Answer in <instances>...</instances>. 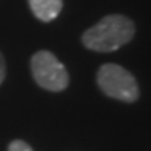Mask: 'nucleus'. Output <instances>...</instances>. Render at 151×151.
<instances>
[{
  "mask_svg": "<svg viewBox=\"0 0 151 151\" xmlns=\"http://www.w3.org/2000/svg\"><path fill=\"white\" fill-rule=\"evenodd\" d=\"M136 34V25L122 14H108L82 34V43L94 52H113L129 43Z\"/></svg>",
  "mask_w": 151,
  "mask_h": 151,
  "instance_id": "nucleus-1",
  "label": "nucleus"
},
{
  "mask_svg": "<svg viewBox=\"0 0 151 151\" xmlns=\"http://www.w3.org/2000/svg\"><path fill=\"white\" fill-rule=\"evenodd\" d=\"M97 85L105 96L125 104H134L140 96L136 77L117 63H104L99 68Z\"/></svg>",
  "mask_w": 151,
  "mask_h": 151,
  "instance_id": "nucleus-2",
  "label": "nucleus"
},
{
  "mask_svg": "<svg viewBox=\"0 0 151 151\" xmlns=\"http://www.w3.org/2000/svg\"><path fill=\"white\" fill-rule=\"evenodd\" d=\"M31 74L34 82L51 93L65 91L70 85V74L65 65L51 51H37L31 57Z\"/></svg>",
  "mask_w": 151,
  "mask_h": 151,
  "instance_id": "nucleus-3",
  "label": "nucleus"
},
{
  "mask_svg": "<svg viewBox=\"0 0 151 151\" xmlns=\"http://www.w3.org/2000/svg\"><path fill=\"white\" fill-rule=\"evenodd\" d=\"M34 17L40 22H52L59 17L63 8V0H28Z\"/></svg>",
  "mask_w": 151,
  "mask_h": 151,
  "instance_id": "nucleus-4",
  "label": "nucleus"
},
{
  "mask_svg": "<svg viewBox=\"0 0 151 151\" xmlns=\"http://www.w3.org/2000/svg\"><path fill=\"white\" fill-rule=\"evenodd\" d=\"M8 151H34V150L31 148L29 143H26L25 140L16 139L8 145Z\"/></svg>",
  "mask_w": 151,
  "mask_h": 151,
  "instance_id": "nucleus-5",
  "label": "nucleus"
},
{
  "mask_svg": "<svg viewBox=\"0 0 151 151\" xmlns=\"http://www.w3.org/2000/svg\"><path fill=\"white\" fill-rule=\"evenodd\" d=\"M6 77V63H5V59L0 52V85L3 83V80Z\"/></svg>",
  "mask_w": 151,
  "mask_h": 151,
  "instance_id": "nucleus-6",
  "label": "nucleus"
}]
</instances>
